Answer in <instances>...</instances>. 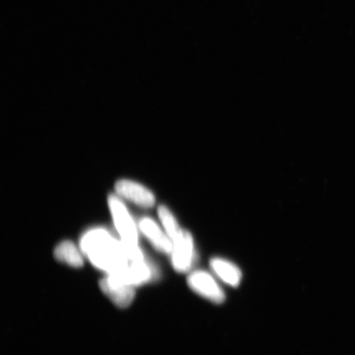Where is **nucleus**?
<instances>
[{
  "label": "nucleus",
  "instance_id": "39448f33",
  "mask_svg": "<svg viewBox=\"0 0 355 355\" xmlns=\"http://www.w3.org/2000/svg\"><path fill=\"white\" fill-rule=\"evenodd\" d=\"M189 286L204 298L220 304L225 300V293L214 277L205 270H196L188 279Z\"/></svg>",
  "mask_w": 355,
  "mask_h": 355
},
{
  "label": "nucleus",
  "instance_id": "7ed1b4c3",
  "mask_svg": "<svg viewBox=\"0 0 355 355\" xmlns=\"http://www.w3.org/2000/svg\"><path fill=\"white\" fill-rule=\"evenodd\" d=\"M172 265L178 272H188L195 260L194 242L188 232L182 230L179 235L172 241Z\"/></svg>",
  "mask_w": 355,
  "mask_h": 355
},
{
  "label": "nucleus",
  "instance_id": "9b49d317",
  "mask_svg": "<svg viewBox=\"0 0 355 355\" xmlns=\"http://www.w3.org/2000/svg\"><path fill=\"white\" fill-rule=\"evenodd\" d=\"M158 215L168 238L171 239V241H174L182 232V229L180 227L179 224H178L174 216L172 215L170 210L165 206L159 207Z\"/></svg>",
  "mask_w": 355,
  "mask_h": 355
},
{
  "label": "nucleus",
  "instance_id": "423d86ee",
  "mask_svg": "<svg viewBox=\"0 0 355 355\" xmlns=\"http://www.w3.org/2000/svg\"><path fill=\"white\" fill-rule=\"evenodd\" d=\"M100 287L104 294L119 308H127L132 304L135 297L133 286L119 282L109 276L101 279Z\"/></svg>",
  "mask_w": 355,
  "mask_h": 355
},
{
  "label": "nucleus",
  "instance_id": "6e6552de",
  "mask_svg": "<svg viewBox=\"0 0 355 355\" xmlns=\"http://www.w3.org/2000/svg\"><path fill=\"white\" fill-rule=\"evenodd\" d=\"M141 232L149 239L157 250L164 254H171L173 243L166 233H164L159 225L153 219L144 217L139 224Z\"/></svg>",
  "mask_w": 355,
  "mask_h": 355
},
{
  "label": "nucleus",
  "instance_id": "1a4fd4ad",
  "mask_svg": "<svg viewBox=\"0 0 355 355\" xmlns=\"http://www.w3.org/2000/svg\"><path fill=\"white\" fill-rule=\"evenodd\" d=\"M211 268L222 282L232 287H237L241 282L242 272L232 261L216 257L210 261Z\"/></svg>",
  "mask_w": 355,
  "mask_h": 355
},
{
  "label": "nucleus",
  "instance_id": "20e7f679",
  "mask_svg": "<svg viewBox=\"0 0 355 355\" xmlns=\"http://www.w3.org/2000/svg\"><path fill=\"white\" fill-rule=\"evenodd\" d=\"M114 189L118 197L126 199L137 206L150 208L155 205V198L152 191L135 181L118 180L114 184Z\"/></svg>",
  "mask_w": 355,
  "mask_h": 355
},
{
  "label": "nucleus",
  "instance_id": "9d476101",
  "mask_svg": "<svg viewBox=\"0 0 355 355\" xmlns=\"http://www.w3.org/2000/svg\"><path fill=\"white\" fill-rule=\"evenodd\" d=\"M55 259L68 264L73 268H81L83 265V259L78 248L70 241H64L55 248L54 252Z\"/></svg>",
  "mask_w": 355,
  "mask_h": 355
},
{
  "label": "nucleus",
  "instance_id": "0eeeda50",
  "mask_svg": "<svg viewBox=\"0 0 355 355\" xmlns=\"http://www.w3.org/2000/svg\"><path fill=\"white\" fill-rule=\"evenodd\" d=\"M109 276L119 282L125 284V285L135 287L148 282L153 277V270L146 263L145 260L130 261L126 269L123 270L121 272L109 275Z\"/></svg>",
  "mask_w": 355,
  "mask_h": 355
},
{
  "label": "nucleus",
  "instance_id": "f257e3e1",
  "mask_svg": "<svg viewBox=\"0 0 355 355\" xmlns=\"http://www.w3.org/2000/svg\"><path fill=\"white\" fill-rule=\"evenodd\" d=\"M80 246L91 263L108 275L121 272L130 263L122 241L115 239L105 229L89 230L83 235Z\"/></svg>",
  "mask_w": 355,
  "mask_h": 355
},
{
  "label": "nucleus",
  "instance_id": "f03ea898",
  "mask_svg": "<svg viewBox=\"0 0 355 355\" xmlns=\"http://www.w3.org/2000/svg\"><path fill=\"white\" fill-rule=\"evenodd\" d=\"M108 205L115 228L121 235V241L130 245H139L137 225L121 199L115 195H110Z\"/></svg>",
  "mask_w": 355,
  "mask_h": 355
}]
</instances>
